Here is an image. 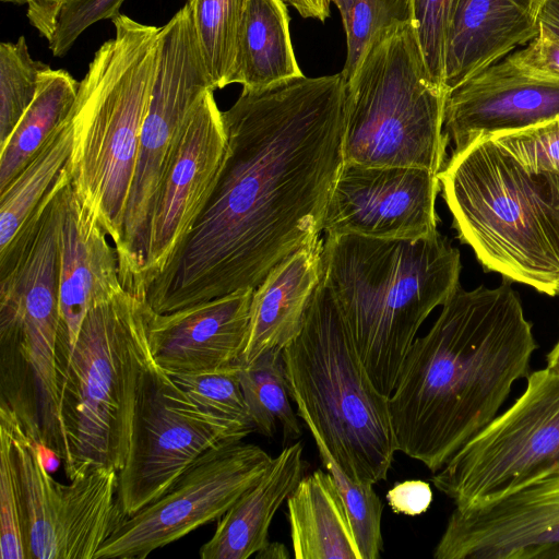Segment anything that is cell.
<instances>
[{
    "label": "cell",
    "mask_w": 559,
    "mask_h": 559,
    "mask_svg": "<svg viewBox=\"0 0 559 559\" xmlns=\"http://www.w3.org/2000/svg\"><path fill=\"white\" fill-rule=\"evenodd\" d=\"M342 73L247 90L222 111L226 152L214 188L144 300L169 313L255 289L323 231L344 164Z\"/></svg>",
    "instance_id": "6da1fadb"
},
{
    "label": "cell",
    "mask_w": 559,
    "mask_h": 559,
    "mask_svg": "<svg viewBox=\"0 0 559 559\" xmlns=\"http://www.w3.org/2000/svg\"><path fill=\"white\" fill-rule=\"evenodd\" d=\"M459 284L416 337L389 396L397 451L439 471L530 373L537 343L518 293Z\"/></svg>",
    "instance_id": "7a4b0ae2"
},
{
    "label": "cell",
    "mask_w": 559,
    "mask_h": 559,
    "mask_svg": "<svg viewBox=\"0 0 559 559\" xmlns=\"http://www.w3.org/2000/svg\"><path fill=\"white\" fill-rule=\"evenodd\" d=\"M460 251L438 231L419 239L325 235L321 281L371 381L393 392L416 334L460 284Z\"/></svg>",
    "instance_id": "3957f363"
},
{
    "label": "cell",
    "mask_w": 559,
    "mask_h": 559,
    "mask_svg": "<svg viewBox=\"0 0 559 559\" xmlns=\"http://www.w3.org/2000/svg\"><path fill=\"white\" fill-rule=\"evenodd\" d=\"M453 227L485 271L559 296V176L533 174L491 138L439 174Z\"/></svg>",
    "instance_id": "277c9868"
},
{
    "label": "cell",
    "mask_w": 559,
    "mask_h": 559,
    "mask_svg": "<svg viewBox=\"0 0 559 559\" xmlns=\"http://www.w3.org/2000/svg\"><path fill=\"white\" fill-rule=\"evenodd\" d=\"M96 50L71 109V183L119 246L140 133L157 64L160 27L119 13Z\"/></svg>",
    "instance_id": "5b68a950"
},
{
    "label": "cell",
    "mask_w": 559,
    "mask_h": 559,
    "mask_svg": "<svg viewBox=\"0 0 559 559\" xmlns=\"http://www.w3.org/2000/svg\"><path fill=\"white\" fill-rule=\"evenodd\" d=\"M283 359L297 415L344 473L355 481L385 480L397 451L389 396L371 381L321 278Z\"/></svg>",
    "instance_id": "8992f818"
},
{
    "label": "cell",
    "mask_w": 559,
    "mask_h": 559,
    "mask_svg": "<svg viewBox=\"0 0 559 559\" xmlns=\"http://www.w3.org/2000/svg\"><path fill=\"white\" fill-rule=\"evenodd\" d=\"M151 312L142 297L127 289L93 306L59 368L69 480L93 467L119 472L124 465L141 382L154 360Z\"/></svg>",
    "instance_id": "52a82bcc"
},
{
    "label": "cell",
    "mask_w": 559,
    "mask_h": 559,
    "mask_svg": "<svg viewBox=\"0 0 559 559\" xmlns=\"http://www.w3.org/2000/svg\"><path fill=\"white\" fill-rule=\"evenodd\" d=\"M447 93L428 73L411 20L379 32L346 82L344 162L439 175L448 162Z\"/></svg>",
    "instance_id": "ba28073f"
},
{
    "label": "cell",
    "mask_w": 559,
    "mask_h": 559,
    "mask_svg": "<svg viewBox=\"0 0 559 559\" xmlns=\"http://www.w3.org/2000/svg\"><path fill=\"white\" fill-rule=\"evenodd\" d=\"M559 472V372L526 377L516 401L471 438L439 471L435 487L455 508L480 507Z\"/></svg>",
    "instance_id": "9c48e42d"
},
{
    "label": "cell",
    "mask_w": 559,
    "mask_h": 559,
    "mask_svg": "<svg viewBox=\"0 0 559 559\" xmlns=\"http://www.w3.org/2000/svg\"><path fill=\"white\" fill-rule=\"evenodd\" d=\"M212 82L202 58L189 7L160 27L157 64L140 133L134 174L116 252L124 289L142 295L146 225L153 199L182 131Z\"/></svg>",
    "instance_id": "30bf717a"
},
{
    "label": "cell",
    "mask_w": 559,
    "mask_h": 559,
    "mask_svg": "<svg viewBox=\"0 0 559 559\" xmlns=\"http://www.w3.org/2000/svg\"><path fill=\"white\" fill-rule=\"evenodd\" d=\"M0 425L11 437L26 559H94L128 518L118 499L119 472L97 466L61 484L48 472L45 449L15 424Z\"/></svg>",
    "instance_id": "8fae6325"
},
{
    "label": "cell",
    "mask_w": 559,
    "mask_h": 559,
    "mask_svg": "<svg viewBox=\"0 0 559 559\" xmlns=\"http://www.w3.org/2000/svg\"><path fill=\"white\" fill-rule=\"evenodd\" d=\"M255 430L195 403L155 360L136 400L128 456L119 471L118 499L130 516L160 497L205 451L241 441Z\"/></svg>",
    "instance_id": "7c38bea8"
},
{
    "label": "cell",
    "mask_w": 559,
    "mask_h": 559,
    "mask_svg": "<svg viewBox=\"0 0 559 559\" xmlns=\"http://www.w3.org/2000/svg\"><path fill=\"white\" fill-rule=\"evenodd\" d=\"M272 460L262 448L242 440L205 451L160 497L128 516L94 559H144L218 520L262 477Z\"/></svg>",
    "instance_id": "4fadbf2b"
},
{
    "label": "cell",
    "mask_w": 559,
    "mask_h": 559,
    "mask_svg": "<svg viewBox=\"0 0 559 559\" xmlns=\"http://www.w3.org/2000/svg\"><path fill=\"white\" fill-rule=\"evenodd\" d=\"M225 152L223 116L214 91L210 90L190 116L152 202L146 225L142 298L205 206Z\"/></svg>",
    "instance_id": "5bb4252c"
},
{
    "label": "cell",
    "mask_w": 559,
    "mask_h": 559,
    "mask_svg": "<svg viewBox=\"0 0 559 559\" xmlns=\"http://www.w3.org/2000/svg\"><path fill=\"white\" fill-rule=\"evenodd\" d=\"M439 175L413 167L344 162L323 221L326 235L419 239L438 229Z\"/></svg>",
    "instance_id": "9a60e30c"
},
{
    "label": "cell",
    "mask_w": 559,
    "mask_h": 559,
    "mask_svg": "<svg viewBox=\"0 0 559 559\" xmlns=\"http://www.w3.org/2000/svg\"><path fill=\"white\" fill-rule=\"evenodd\" d=\"M435 559H559V472L500 500L454 508Z\"/></svg>",
    "instance_id": "2e32d148"
},
{
    "label": "cell",
    "mask_w": 559,
    "mask_h": 559,
    "mask_svg": "<svg viewBox=\"0 0 559 559\" xmlns=\"http://www.w3.org/2000/svg\"><path fill=\"white\" fill-rule=\"evenodd\" d=\"M559 118V79L528 72L508 57L447 93L444 133L456 154L477 140Z\"/></svg>",
    "instance_id": "e0dca14e"
},
{
    "label": "cell",
    "mask_w": 559,
    "mask_h": 559,
    "mask_svg": "<svg viewBox=\"0 0 559 559\" xmlns=\"http://www.w3.org/2000/svg\"><path fill=\"white\" fill-rule=\"evenodd\" d=\"M71 180L63 190L59 254L58 370L68 360L90 309L124 289L116 248Z\"/></svg>",
    "instance_id": "ac0fdd59"
},
{
    "label": "cell",
    "mask_w": 559,
    "mask_h": 559,
    "mask_svg": "<svg viewBox=\"0 0 559 559\" xmlns=\"http://www.w3.org/2000/svg\"><path fill=\"white\" fill-rule=\"evenodd\" d=\"M254 289H240L169 313L152 310L151 353L166 372H202L240 364Z\"/></svg>",
    "instance_id": "d6986e66"
},
{
    "label": "cell",
    "mask_w": 559,
    "mask_h": 559,
    "mask_svg": "<svg viewBox=\"0 0 559 559\" xmlns=\"http://www.w3.org/2000/svg\"><path fill=\"white\" fill-rule=\"evenodd\" d=\"M537 0H456L448 31L447 92L531 41L539 31Z\"/></svg>",
    "instance_id": "ffe728a7"
},
{
    "label": "cell",
    "mask_w": 559,
    "mask_h": 559,
    "mask_svg": "<svg viewBox=\"0 0 559 559\" xmlns=\"http://www.w3.org/2000/svg\"><path fill=\"white\" fill-rule=\"evenodd\" d=\"M322 249L321 237L313 238L276 264L254 289L240 364L283 349L299 334L321 278Z\"/></svg>",
    "instance_id": "44dd1931"
},
{
    "label": "cell",
    "mask_w": 559,
    "mask_h": 559,
    "mask_svg": "<svg viewBox=\"0 0 559 559\" xmlns=\"http://www.w3.org/2000/svg\"><path fill=\"white\" fill-rule=\"evenodd\" d=\"M304 445L283 448L262 477L219 518L213 536L200 548L202 559H248L267 542L271 522L304 477Z\"/></svg>",
    "instance_id": "7402d4cb"
},
{
    "label": "cell",
    "mask_w": 559,
    "mask_h": 559,
    "mask_svg": "<svg viewBox=\"0 0 559 559\" xmlns=\"http://www.w3.org/2000/svg\"><path fill=\"white\" fill-rule=\"evenodd\" d=\"M297 559H361L349 518L332 475L316 469L286 500Z\"/></svg>",
    "instance_id": "603a6c76"
},
{
    "label": "cell",
    "mask_w": 559,
    "mask_h": 559,
    "mask_svg": "<svg viewBox=\"0 0 559 559\" xmlns=\"http://www.w3.org/2000/svg\"><path fill=\"white\" fill-rule=\"evenodd\" d=\"M304 75L283 0H248L240 31L236 83L255 90Z\"/></svg>",
    "instance_id": "cb8c5ba5"
},
{
    "label": "cell",
    "mask_w": 559,
    "mask_h": 559,
    "mask_svg": "<svg viewBox=\"0 0 559 559\" xmlns=\"http://www.w3.org/2000/svg\"><path fill=\"white\" fill-rule=\"evenodd\" d=\"M79 84L66 70L48 67L43 71L34 100L0 146V191L23 170L68 118Z\"/></svg>",
    "instance_id": "d4e9b609"
},
{
    "label": "cell",
    "mask_w": 559,
    "mask_h": 559,
    "mask_svg": "<svg viewBox=\"0 0 559 559\" xmlns=\"http://www.w3.org/2000/svg\"><path fill=\"white\" fill-rule=\"evenodd\" d=\"M72 147L69 114L32 160L0 191V250L12 241L53 186L70 159Z\"/></svg>",
    "instance_id": "484cf974"
},
{
    "label": "cell",
    "mask_w": 559,
    "mask_h": 559,
    "mask_svg": "<svg viewBox=\"0 0 559 559\" xmlns=\"http://www.w3.org/2000/svg\"><path fill=\"white\" fill-rule=\"evenodd\" d=\"M239 381L255 430L272 438L281 427L285 438H298L301 427L290 404L283 349H271L241 364Z\"/></svg>",
    "instance_id": "4316f807"
},
{
    "label": "cell",
    "mask_w": 559,
    "mask_h": 559,
    "mask_svg": "<svg viewBox=\"0 0 559 559\" xmlns=\"http://www.w3.org/2000/svg\"><path fill=\"white\" fill-rule=\"evenodd\" d=\"M248 0H186L214 90L236 83L240 31Z\"/></svg>",
    "instance_id": "83f0119b"
},
{
    "label": "cell",
    "mask_w": 559,
    "mask_h": 559,
    "mask_svg": "<svg viewBox=\"0 0 559 559\" xmlns=\"http://www.w3.org/2000/svg\"><path fill=\"white\" fill-rule=\"evenodd\" d=\"M325 469L332 475L346 508L361 559H378L383 550V504L373 484L355 481L340 467L320 436L310 431Z\"/></svg>",
    "instance_id": "f1b7e54d"
},
{
    "label": "cell",
    "mask_w": 559,
    "mask_h": 559,
    "mask_svg": "<svg viewBox=\"0 0 559 559\" xmlns=\"http://www.w3.org/2000/svg\"><path fill=\"white\" fill-rule=\"evenodd\" d=\"M48 67L32 58L24 36L0 44V146L34 100Z\"/></svg>",
    "instance_id": "f546056e"
},
{
    "label": "cell",
    "mask_w": 559,
    "mask_h": 559,
    "mask_svg": "<svg viewBox=\"0 0 559 559\" xmlns=\"http://www.w3.org/2000/svg\"><path fill=\"white\" fill-rule=\"evenodd\" d=\"M407 20L408 0H354L343 21L347 56L341 73L345 82L356 73L377 34L388 26Z\"/></svg>",
    "instance_id": "4dcf8cb0"
},
{
    "label": "cell",
    "mask_w": 559,
    "mask_h": 559,
    "mask_svg": "<svg viewBox=\"0 0 559 559\" xmlns=\"http://www.w3.org/2000/svg\"><path fill=\"white\" fill-rule=\"evenodd\" d=\"M241 364L202 372H166L195 403L218 415L253 425L239 381Z\"/></svg>",
    "instance_id": "1f68e13d"
},
{
    "label": "cell",
    "mask_w": 559,
    "mask_h": 559,
    "mask_svg": "<svg viewBox=\"0 0 559 559\" xmlns=\"http://www.w3.org/2000/svg\"><path fill=\"white\" fill-rule=\"evenodd\" d=\"M455 2L456 0H408L409 20L426 68L432 81L443 88L447 38Z\"/></svg>",
    "instance_id": "d6a6232c"
},
{
    "label": "cell",
    "mask_w": 559,
    "mask_h": 559,
    "mask_svg": "<svg viewBox=\"0 0 559 559\" xmlns=\"http://www.w3.org/2000/svg\"><path fill=\"white\" fill-rule=\"evenodd\" d=\"M491 139L525 170L559 176V118Z\"/></svg>",
    "instance_id": "836d02e7"
},
{
    "label": "cell",
    "mask_w": 559,
    "mask_h": 559,
    "mask_svg": "<svg viewBox=\"0 0 559 559\" xmlns=\"http://www.w3.org/2000/svg\"><path fill=\"white\" fill-rule=\"evenodd\" d=\"M0 558L26 559L11 454V437L2 425H0Z\"/></svg>",
    "instance_id": "e575fe53"
},
{
    "label": "cell",
    "mask_w": 559,
    "mask_h": 559,
    "mask_svg": "<svg viewBox=\"0 0 559 559\" xmlns=\"http://www.w3.org/2000/svg\"><path fill=\"white\" fill-rule=\"evenodd\" d=\"M124 0H64L48 39L55 57L64 56L79 36L94 23L120 13Z\"/></svg>",
    "instance_id": "d590c367"
},
{
    "label": "cell",
    "mask_w": 559,
    "mask_h": 559,
    "mask_svg": "<svg viewBox=\"0 0 559 559\" xmlns=\"http://www.w3.org/2000/svg\"><path fill=\"white\" fill-rule=\"evenodd\" d=\"M507 57L528 72L559 79V37L540 27L522 49Z\"/></svg>",
    "instance_id": "8d00e7d4"
},
{
    "label": "cell",
    "mask_w": 559,
    "mask_h": 559,
    "mask_svg": "<svg viewBox=\"0 0 559 559\" xmlns=\"http://www.w3.org/2000/svg\"><path fill=\"white\" fill-rule=\"evenodd\" d=\"M433 499L430 485L420 479L395 484L388 492L389 507L395 513L415 516L425 513Z\"/></svg>",
    "instance_id": "74e56055"
},
{
    "label": "cell",
    "mask_w": 559,
    "mask_h": 559,
    "mask_svg": "<svg viewBox=\"0 0 559 559\" xmlns=\"http://www.w3.org/2000/svg\"><path fill=\"white\" fill-rule=\"evenodd\" d=\"M2 2L27 5L29 23L47 40L55 29L57 16L64 0H1Z\"/></svg>",
    "instance_id": "f35d334b"
},
{
    "label": "cell",
    "mask_w": 559,
    "mask_h": 559,
    "mask_svg": "<svg viewBox=\"0 0 559 559\" xmlns=\"http://www.w3.org/2000/svg\"><path fill=\"white\" fill-rule=\"evenodd\" d=\"M292 5L302 17L325 21L330 15V0H283Z\"/></svg>",
    "instance_id": "ab89813d"
},
{
    "label": "cell",
    "mask_w": 559,
    "mask_h": 559,
    "mask_svg": "<svg viewBox=\"0 0 559 559\" xmlns=\"http://www.w3.org/2000/svg\"><path fill=\"white\" fill-rule=\"evenodd\" d=\"M539 27L559 37V0H543L538 11Z\"/></svg>",
    "instance_id": "60d3db41"
},
{
    "label": "cell",
    "mask_w": 559,
    "mask_h": 559,
    "mask_svg": "<svg viewBox=\"0 0 559 559\" xmlns=\"http://www.w3.org/2000/svg\"><path fill=\"white\" fill-rule=\"evenodd\" d=\"M254 557L257 559H288L290 554L284 544L267 540Z\"/></svg>",
    "instance_id": "b9f144b4"
},
{
    "label": "cell",
    "mask_w": 559,
    "mask_h": 559,
    "mask_svg": "<svg viewBox=\"0 0 559 559\" xmlns=\"http://www.w3.org/2000/svg\"><path fill=\"white\" fill-rule=\"evenodd\" d=\"M546 367L550 370L559 372V338L546 355Z\"/></svg>",
    "instance_id": "7bdbcfd3"
},
{
    "label": "cell",
    "mask_w": 559,
    "mask_h": 559,
    "mask_svg": "<svg viewBox=\"0 0 559 559\" xmlns=\"http://www.w3.org/2000/svg\"><path fill=\"white\" fill-rule=\"evenodd\" d=\"M335 3L338 8L340 13L342 15V21H344L353 5L354 0H330Z\"/></svg>",
    "instance_id": "ee69618b"
},
{
    "label": "cell",
    "mask_w": 559,
    "mask_h": 559,
    "mask_svg": "<svg viewBox=\"0 0 559 559\" xmlns=\"http://www.w3.org/2000/svg\"><path fill=\"white\" fill-rule=\"evenodd\" d=\"M537 2L539 3V5L542 4L543 0H537ZM540 8V7H539Z\"/></svg>",
    "instance_id": "f6af8a7d"
}]
</instances>
